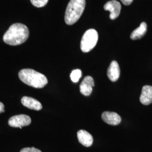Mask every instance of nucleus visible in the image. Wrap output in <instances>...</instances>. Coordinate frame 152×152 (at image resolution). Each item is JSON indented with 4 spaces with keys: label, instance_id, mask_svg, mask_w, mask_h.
I'll list each match as a JSON object with an SVG mask.
<instances>
[{
    "label": "nucleus",
    "instance_id": "obj_1",
    "mask_svg": "<svg viewBox=\"0 0 152 152\" xmlns=\"http://www.w3.org/2000/svg\"><path fill=\"white\" fill-rule=\"evenodd\" d=\"M29 34V29L26 26L21 23L11 25L3 37L6 44L11 46H16L23 44L27 40Z\"/></svg>",
    "mask_w": 152,
    "mask_h": 152
},
{
    "label": "nucleus",
    "instance_id": "obj_2",
    "mask_svg": "<svg viewBox=\"0 0 152 152\" xmlns=\"http://www.w3.org/2000/svg\"><path fill=\"white\" fill-rule=\"evenodd\" d=\"M20 80L31 87L41 88L45 87L48 82L46 76L31 69H24L19 73Z\"/></svg>",
    "mask_w": 152,
    "mask_h": 152
},
{
    "label": "nucleus",
    "instance_id": "obj_3",
    "mask_svg": "<svg viewBox=\"0 0 152 152\" xmlns=\"http://www.w3.org/2000/svg\"><path fill=\"white\" fill-rule=\"evenodd\" d=\"M85 5V0H71L65 11V23L72 25L77 22L84 11Z\"/></svg>",
    "mask_w": 152,
    "mask_h": 152
},
{
    "label": "nucleus",
    "instance_id": "obj_4",
    "mask_svg": "<svg viewBox=\"0 0 152 152\" xmlns=\"http://www.w3.org/2000/svg\"><path fill=\"white\" fill-rule=\"evenodd\" d=\"M98 41V33L94 29H90L84 33L81 41V49L83 53H88L94 48Z\"/></svg>",
    "mask_w": 152,
    "mask_h": 152
},
{
    "label": "nucleus",
    "instance_id": "obj_5",
    "mask_svg": "<svg viewBox=\"0 0 152 152\" xmlns=\"http://www.w3.org/2000/svg\"><path fill=\"white\" fill-rule=\"evenodd\" d=\"M9 125L13 127H19L28 126L31 124V118L25 114L17 115L11 117L9 120Z\"/></svg>",
    "mask_w": 152,
    "mask_h": 152
},
{
    "label": "nucleus",
    "instance_id": "obj_6",
    "mask_svg": "<svg viewBox=\"0 0 152 152\" xmlns=\"http://www.w3.org/2000/svg\"><path fill=\"white\" fill-rule=\"evenodd\" d=\"M104 9L106 11H110V18L114 20L120 15L121 5L120 2L116 0L110 1L104 6Z\"/></svg>",
    "mask_w": 152,
    "mask_h": 152
},
{
    "label": "nucleus",
    "instance_id": "obj_7",
    "mask_svg": "<svg viewBox=\"0 0 152 152\" xmlns=\"http://www.w3.org/2000/svg\"><path fill=\"white\" fill-rule=\"evenodd\" d=\"M94 86V81L91 76H86L84 78L80 84V89L82 94L85 96L90 95L92 91V87Z\"/></svg>",
    "mask_w": 152,
    "mask_h": 152
},
{
    "label": "nucleus",
    "instance_id": "obj_8",
    "mask_svg": "<svg viewBox=\"0 0 152 152\" xmlns=\"http://www.w3.org/2000/svg\"><path fill=\"white\" fill-rule=\"evenodd\" d=\"M102 118L105 123L110 125H118L121 121L120 115L115 112H104L102 113Z\"/></svg>",
    "mask_w": 152,
    "mask_h": 152
},
{
    "label": "nucleus",
    "instance_id": "obj_9",
    "mask_svg": "<svg viewBox=\"0 0 152 152\" xmlns=\"http://www.w3.org/2000/svg\"><path fill=\"white\" fill-rule=\"evenodd\" d=\"M120 75V69L119 65L116 61L111 62L107 71V76L109 79L112 82L117 81Z\"/></svg>",
    "mask_w": 152,
    "mask_h": 152
},
{
    "label": "nucleus",
    "instance_id": "obj_10",
    "mask_svg": "<svg viewBox=\"0 0 152 152\" xmlns=\"http://www.w3.org/2000/svg\"><path fill=\"white\" fill-rule=\"evenodd\" d=\"M77 137L79 142L83 146L89 147L92 145L93 137L92 135L87 131L80 130L77 132Z\"/></svg>",
    "mask_w": 152,
    "mask_h": 152
},
{
    "label": "nucleus",
    "instance_id": "obj_11",
    "mask_svg": "<svg viewBox=\"0 0 152 152\" xmlns=\"http://www.w3.org/2000/svg\"><path fill=\"white\" fill-rule=\"evenodd\" d=\"M140 102L143 105H148L152 103V86L146 85L142 88Z\"/></svg>",
    "mask_w": 152,
    "mask_h": 152
},
{
    "label": "nucleus",
    "instance_id": "obj_12",
    "mask_svg": "<svg viewBox=\"0 0 152 152\" xmlns=\"http://www.w3.org/2000/svg\"><path fill=\"white\" fill-rule=\"evenodd\" d=\"M21 102L24 106L28 108L33 110H39L42 108V104L39 102H38L36 99L31 97L24 96L23 98H22Z\"/></svg>",
    "mask_w": 152,
    "mask_h": 152
},
{
    "label": "nucleus",
    "instance_id": "obj_13",
    "mask_svg": "<svg viewBox=\"0 0 152 152\" xmlns=\"http://www.w3.org/2000/svg\"><path fill=\"white\" fill-rule=\"evenodd\" d=\"M147 24L145 22L141 23L140 26L135 29L131 34L130 38L132 40H136L142 38L147 32Z\"/></svg>",
    "mask_w": 152,
    "mask_h": 152
},
{
    "label": "nucleus",
    "instance_id": "obj_14",
    "mask_svg": "<svg viewBox=\"0 0 152 152\" xmlns=\"http://www.w3.org/2000/svg\"><path fill=\"white\" fill-rule=\"evenodd\" d=\"M81 76L82 71L79 69H77L72 71L70 77H71V80L73 82L76 83L78 82Z\"/></svg>",
    "mask_w": 152,
    "mask_h": 152
},
{
    "label": "nucleus",
    "instance_id": "obj_15",
    "mask_svg": "<svg viewBox=\"0 0 152 152\" xmlns=\"http://www.w3.org/2000/svg\"><path fill=\"white\" fill-rule=\"evenodd\" d=\"M49 0H31L33 5L36 7H42L46 5Z\"/></svg>",
    "mask_w": 152,
    "mask_h": 152
},
{
    "label": "nucleus",
    "instance_id": "obj_16",
    "mask_svg": "<svg viewBox=\"0 0 152 152\" xmlns=\"http://www.w3.org/2000/svg\"><path fill=\"white\" fill-rule=\"evenodd\" d=\"M20 152H42L40 150L34 147L32 148H25L22 149Z\"/></svg>",
    "mask_w": 152,
    "mask_h": 152
},
{
    "label": "nucleus",
    "instance_id": "obj_17",
    "mask_svg": "<svg viewBox=\"0 0 152 152\" xmlns=\"http://www.w3.org/2000/svg\"><path fill=\"white\" fill-rule=\"evenodd\" d=\"M121 1L125 5H130L131 3L133 2V0H121Z\"/></svg>",
    "mask_w": 152,
    "mask_h": 152
},
{
    "label": "nucleus",
    "instance_id": "obj_18",
    "mask_svg": "<svg viewBox=\"0 0 152 152\" xmlns=\"http://www.w3.org/2000/svg\"><path fill=\"white\" fill-rule=\"evenodd\" d=\"M4 108H5V107H4V104L0 102V113L5 112Z\"/></svg>",
    "mask_w": 152,
    "mask_h": 152
}]
</instances>
